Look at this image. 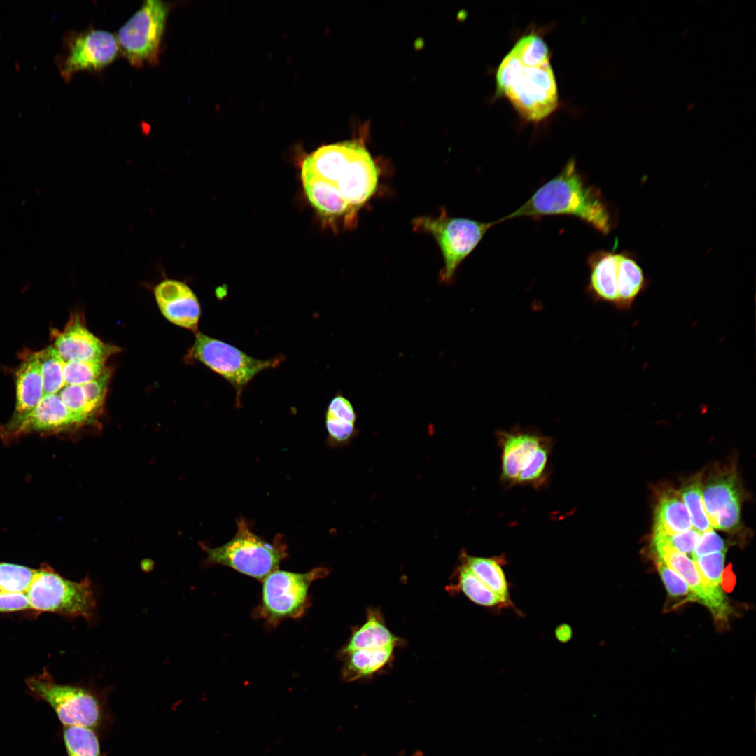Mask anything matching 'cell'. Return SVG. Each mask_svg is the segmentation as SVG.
Listing matches in <instances>:
<instances>
[{"label": "cell", "mask_w": 756, "mask_h": 756, "mask_svg": "<svg viewBox=\"0 0 756 756\" xmlns=\"http://www.w3.org/2000/svg\"><path fill=\"white\" fill-rule=\"evenodd\" d=\"M657 567L668 594L673 598L685 597L687 601H690L691 592L685 580L660 561H657Z\"/></svg>", "instance_id": "cell-37"}, {"label": "cell", "mask_w": 756, "mask_h": 756, "mask_svg": "<svg viewBox=\"0 0 756 756\" xmlns=\"http://www.w3.org/2000/svg\"><path fill=\"white\" fill-rule=\"evenodd\" d=\"M55 349L62 359L106 363L118 348L103 342L83 325L79 318H71L64 330L56 335Z\"/></svg>", "instance_id": "cell-17"}, {"label": "cell", "mask_w": 756, "mask_h": 756, "mask_svg": "<svg viewBox=\"0 0 756 756\" xmlns=\"http://www.w3.org/2000/svg\"><path fill=\"white\" fill-rule=\"evenodd\" d=\"M727 551L724 540L713 529L701 534L691 556L692 559L713 552Z\"/></svg>", "instance_id": "cell-38"}, {"label": "cell", "mask_w": 756, "mask_h": 756, "mask_svg": "<svg viewBox=\"0 0 756 756\" xmlns=\"http://www.w3.org/2000/svg\"><path fill=\"white\" fill-rule=\"evenodd\" d=\"M26 593L0 591V612H10L30 610Z\"/></svg>", "instance_id": "cell-39"}, {"label": "cell", "mask_w": 756, "mask_h": 756, "mask_svg": "<svg viewBox=\"0 0 756 756\" xmlns=\"http://www.w3.org/2000/svg\"><path fill=\"white\" fill-rule=\"evenodd\" d=\"M235 536L214 548L205 547L207 562L228 566L259 580L277 570L287 556L286 545L280 540L270 543L251 530L246 521L237 520Z\"/></svg>", "instance_id": "cell-5"}, {"label": "cell", "mask_w": 756, "mask_h": 756, "mask_svg": "<svg viewBox=\"0 0 756 756\" xmlns=\"http://www.w3.org/2000/svg\"><path fill=\"white\" fill-rule=\"evenodd\" d=\"M59 396L78 426L94 421L88 407L82 385H66Z\"/></svg>", "instance_id": "cell-33"}, {"label": "cell", "mask_w": 756, "mask_h": 756, "mask_svg": "<svg viewBox=\"0 0 756 756\" xmlns=\"http://www.w3.org/2000/svg\"><path fill=\"white\" fill-rule=\"evenodd\" d=\"M328 573L325 568L304 573L279 570L271 573L263 580L260 615L272 624L302 616L308 607L312 582Z\"/></svg>", "instance_id": "cell-10"}, {"label": "cell", "mask_w": 756, "mask_h": 756, "mask_svg": "<svg viewBox=\"0 0 756 756\" xmlns=\"http://www.w3.org/2000/svg\"><path fill=\"white\" fill-rule=\"evenodd\" d=\"M497 91L525 120L540 122L559 106L557 84L549 48L538 34L519 38L496 73Z\"/></svg>", "instance_id": "cell-1"}, {"label": "cell", "mask_w": 756, "mask_h": 756, "mask_svg": "<svg viewBox=\"0 0 756 756\" xmlns=\"http://www.w3.org/2000/svg\"><path fill=\"white\" fill-rule=\"evenodd\" d=\"M461 561L464 563L472 573L480 579L489 589L510 608L515 609L510 592V584L506 578L503 567L507 564L504 554L490 557L477 556L468 554L465 551L461 554Z\"/></svg>", "instance_id": "cell-22"}, {"label": "cell", "mask_w": 756, "mask_h": 756, "mask_svg": "<svg viewBox=\"0 0 756 756\" xmlns=\"http://www.w3.org/2000/svg\"><path fill=\"white\" fill-rule=\"evenodd\" d=\"M701 477L699 474L692 478L679 492L689 512L693 528L701 534L713 529L702 500Z\"/></svg>", "instance_id": "cell-29"}, {"label": "cell", "mask_w": 756, "mask_h": 756, "mask_svg": "<svg viewBox=\"0 0 756 756\" xmlns=\"http://www.w3.org/2000/svg\"><path fill=\"white\" fill-rule=\"evenodd\" d=\"M37 569L0 562V591L27 593Z\"/></svg>", "instance_id": "cell-31"}, {"label": "cell", "mask_w": 756, "mask_h": 756, "mask_svg": "<svg viewBox=\"0 0 756 756\" xmlns=\"http://www.w3.org/2000/svg\"><path fill=\"white\" fill-rule=\"evenodd\" d=\"M189 355L223 377L234 388L237 405L241 402L244 388L256 374L266 369L276 368L284 360L281 356L269 360L257 359L230 344L199 332Z\"/></svg>", "instance_id": "cell-7"}, {"label": "cell", "mask_w": 756, "mask_h": 756, "mask_svg": "<svg viewBox=\"0 0 756 756\" xmlns=\"http://www.w3.org/2000/svg\"><path fill=\"white\" fill-rule=\"evenodd\" d=\"M357 419L350 400L342 393H337L329 402L325 414L329 445L342 447L351 442L358 434Z\"/></svg>", "instance_id": "cell-21"}, {"label": "cell", "mask_w": 756, "mask_h": 756, "mask_svg": "<svg viewBox=\"0 0 756 756\" xmlns=\"http://www.w3.org/2000/svg\"><path fill=\"white\" fill-rule=\"evenodd\" d=\"M500 450V482L505 488L548 485L552 438L538 431L514 427L496 433Z\"/></svg>", "instance_id": "cell-3"}, {"label": "cell", "mask_w": 756, "mask_h": 756, "mask_svg": "<svg viewBox=\"0 0 756 756\" xmlns=\"http://www.w3.org/2000/svg\"><path fill=\"white\" fill-rule=\"evenodd\" d=\"M169 10V4L164 1H146L119 29L120 50L133 66L158 63Z\"/></svg>", "instance_id": "cell-9"}, {"label": "cell", "mask_w": 756, "mask_h": 756, "mask_svg": "<svg viewBox=\"0 0 756 756\" xmlns=\"http://www.w3.org/2000/svg\"><path fill=\"white\" fill-rule=\"evenodd\" d=\"M700 536L701 533L694 528L675 535L653 533L651 546L652 550L666 547L692 554Z\"/></svg>", "instance_id": "cell-34"}, {"label": "cell", "mask_w": 756, "mask_h": 756, "mask_svg": "<svg viewBox=\"0 0 756 756\" xmlns=\"http://www.w3.org/2000/svg\"><path fill=\"white\" fill-rule=\"evenodd\" d=\"M27 595L32 610L94 621L97 603L88 577L80 582L64 578L48 566L37 569Z\"/></svg>", "instance_id": "cell-6"}, {"label": "cell", "mask_w": 756, "mask_h": 756, "mask_svg": "<svg viewBox=\"0 0 756 756\" xmlns=\"http://www.w3.org/2000/svg\"><path fill=\"white\" fill-rule=\"evenodd\" d=\"M412 756H423L422 753L419 751L416 752Z\"/></svg>", "instance_id": "cell-41"}, {"label": "cell", "mask_w": 756, "mask_h": 756, "mask_svg": "<svg viewBox=\"0 0 756 756\" xmlns=\"http://www.w3.org/2000/svg\"><path fill=\"white\" fill-rule=\"evenodd\" d=\"M456 584L451 589L462 592L473 603L493 610L508 608L501 598L461 561L456 570Z\"/></svg>", "instance_id": "cell-27"}, {"label": "cell", "mask_w": 756, "mask_h": 756, "mask_svg": "<svg viewBox=\"0 0 756 756\" xmlns=\"http://www.w3.org/2000/svg\"><path fill=\"white\" fill-rule=\"evenodd\" d=\"M740 490L734 470L710 477L702 486V500L712 527L732 531L740 523Z\"/></svg>", "instance_id": "cell-14"}, {"label": "cell", "mask_w": 756, "mask_h": 756, "mask_svg": "<svg viewBox=\"0 0 756 756\" xmlns=\"http://www.w3.org/2000/svg\"><path fill=\"white\" fill-rule=\"evenodd\" d=\"M693 528L680 494L674 490L663 492L654 512L653 533L675 535Z\"/></svg>", "instance_id": "cell-25"}, {"label": "cell", "mask_w": 756, "mask_h": 756, "mask_svg": "<svg viewBox=\"0 0 756 756\" xmlns=\"http://www.w3.org/2000/svg\"><path fill=\"white\" fill-rule=\"evenodd\" d=\"M726 551L699 556L693 559L701 575L715 586L720 587Z\"/></svg>", "instance_id": "cell-36"}, {"label": "cell", "mask_w": 756, "mask_h": 756, "mask_svg": "<svg viewBox=\"0 0 756 756\" xmlns=\"http://www.w3.org/2000/svg\"><path fill=\"white\" fill-rule=\"evenodd\" d=\"M301 176L309 201L326 223H341L345 228H352L357 224L359 211L342 197L335 185L317 176L304 164Z\"/></svg>", "instance_id": "cell-15"}, {"label": "cell", "mask_w": 756, "mask_h": 756, "mask_svg": "<svg viewBox=\"0 0 756 756\" xmlns=\"http://www.w3.org/2000/svg\"><path fill=\"white\" fill-rule=\"evenodd\" d=\"M395 648L357 650L344 654L346 661L342 672L343 680L352 682L380 671L392 660Z\"/></svg>", "instance_id": "cell-26"}, {"label": "cell", "mask_w": 756, "mask_h": 756, "mask_svg": "<svg viewBox=\"0 0 756 756\" xmlns=\"http://www.w3.org/2000/svg\"><path fill=\"white\" fill-rule=\"evenodd\" d=\"M378 181V169L369 151L359 142L353 141L335 185L340 193L359 211L374 194Z\"/></svg>", "instance_id": "cell-13"}, {"label": "cell", "mask_w": 756, "mask_h": 756, "mask_svg": "<svg viewBox=\"0 0 756 756\" xmlns=\"http://www.w3.org/2000/svg\"><path fill=\"white\" fill-rule=\"evenodd\" d=\"M413 229L430 234L436 241L444 260L439 278L449 284L461 262L472 253L486 232L498 221L483 222L449 216L442 210L438 216H421L412 220Z\"/></svg>", "instance_id": "cell-4"}, {"label": "cell", "mask_w": 756, "mask_h": 756, "mask_svg": "<svg viewBox=\"0 0 756 756\" xmlns=\"http://www.w3.org/2000/svg\"><path fill=\"white\" fill-rule=\"evenodd\" d=\"M649 286L638 258L628 251L620 252L618 269V304L617 309L630 310L639 295Z\"/></svg>", "instance_id": "cell-23"}, {"label": "cell", "mask_w": 756, "mask_h": 756, "mask_svg": "<svg viewBox=\"0 0 756 756\" xmlns=\"http://www.w3.org/2000/svg\"><path fill=\"white\" fill-rule=\"evenodd\" d=\"M68 756H102L94 732L83 727H66L63 732Z\"/></svg>", "instance_id": "cell-30"}, {"label": "cell", "mask_w": 756, "mask_h": 756, "mask_svg": "<svg viewBox=\"0 0 756 756\" xmlns=\"http://www.w3.org/2000/svg\"><path fill=\"white\" fill-rule=\"evenodd\" d=\"M400 641L386 627L380 610L370 608L365 623L354 631L342 652L344 655L357 650L396 647Z\"/></svg>", "instance_id": "cell-24"}, {"label": "cell", "mask_w": 756, "mask_h": 756, "mask_svg": "<svg viewBox=\"0 0 756 756\" xmlns=\"http://www.w3.org/2000/svg\"><path fill=\"white\" fill-rule=\"evenodd\" d=\"M36 354L41 368L43 396L57 393L66 386L65 361L53 346H48Z\"/></svg>", "instance_id": "cell-28"}, {"label": "cell", "mask_w": 756, "mask_h": 756, "mask_svg": "<svg viewBox=\"0 0 756 756\" xmlns=\"http://www.w3.org/2000/svg\"><path fill=\"white\" fill-rule=\"evenodd\" d=\"M40 365L36 353L29 354L16 372V407L7 427L13 428L26 417L43 397Z\"/></svg>", "instance_id": "cell-20"}, {"label": "cell", "mask_w": 756, "mask_h": 756, "mask_svg": "<svg viewBox=\"0 0 756 756\" xmlns=\"http://www.w3.org/2000/svg\"><path fill=\"white\" fill-rule=\"evenodd\" d=\"M554 636L559 642L568 643L573 637L572 627L568 624H561L555 629Z\"/></svg>", "instance_id": "cell-40"}, {"label": "cell", "mask_w": 756, "mask_h": 756, "mask_svg": "<svg viewBox=\"0 0 756 756\" xmlns=\"http://www.w3.org/2000/svg\"><path fill=\"white\" fill-rule=\"evenodd\" d=\"M657 560L677 573L687 583L691 601L705 606L718 622H726L732 612L722 587L709 582L699 573L693 559L685 554L664 547L653 550Z\"/></svg>", "instance_id": "cell-12"}, {"label": "cell", "mask_w": 756, "mask_h": 756, "mask_svg": "<svg viewBox=\"0 0 756 756\" xmlns=\"http://www.w3.org/2000/svg\"><path fill=\"white\" fill-rule=\"evenodd\" d=\"M106 368L105 363L81 360L66 361L64 366L66 385H83L101 376Z\"/></svg>", "instance_id": "cell-32"}, {"label": "cell", "mask_w": 756, "mask_h": 756, "mask_svg": "<svg viewBox=\"0 0 756 756\" xmlns=\"http://www.w3.org/2000/svg\"><path fill=\"white\" fill-rule=\"evenodd\" d=\"M158 305L164 316L172 323L197 332L201 315L199 300L185 283L165 279L154 288Z\"/></svg>", "instance_id": "cell-16"}, {"label": "cell", "mask_w": 756, "mask_h": 756, "mask_svg": "<svg viewBox=\"0 0 756 756\" xmlns=\"http://www.w3.org/2000/svg\"><path fill=\"white\" fill-rule=\"evenodd\" d=\"M111 374L106 370L96 379L82 385L88 407L96 419L104 403Z\"/></svg>", "instance_id": "cell-35"}, {"label": "cell", "mask_w": 756, "mask_h": 756, "mask_svg": "<svg viewBox=\"0 0 756 756\" xmlns=\"http://www.w3.org/2000/svg\"><path fill=\"white\" fill-rule=\"evenodd\" d=\"M64 41L65 52L57 60V65L66 82L78 71L103 69L115 59L120 51L117 38L102 30L72 32Z\"/></svg>", "instance_id": "cell-11"}, {"label": "cell", "mask_w": 756, "mask_h": 756, "mask_svg": "<svg viewBox=\"0 0 756 756\" xmlns=\"http://www.w3.org/2000/svg\"><path fill=\"white\" fill-rule=\"evenodd\" d=\"M620 252L601 250L588 258L590 270L588 291L596 301L618 304V268Z\"/></svg>", "instance_id": "cell-19"}, {"label": "cell", "mask_w": 756, "mask_h": 756, "mask_svg": "<svg viewBox=\"0 0 756 756\" xmlns=\"http://www.w3.org/2000/svg\"><path fill=\"white\" fill-rule=\"evenodd\" d=\"M551 215L574 216L603 234L610 233L615 225V214L601 191L588 183L573 159L519 208L497 220L500 223L519 217Z\"/></svg>", "instance_id": "cell-2"}, {"label": "cell", "mask_w": 756, "mask_h": 756, "mask_svg": "<svg viewBox=\"0 0 756 756\" xmlns=\"http://www.w3.org/2000/svg\"><path fill=\"white\" fill-rule=\"evenodd\" d=\"M75 425L78 426L74 416L55 393L43 396L36 407L9 430L19 435L32 431H59Z\"/></svg>", "instance_id": "cell-18"}, {"label": "cell", "mask_w": 756, "mask_h": 756, "mask_svg": "<svg viewBox=\"0 0 756 756\" xmlns=\"http://www.w3.org/2000/svg\"><path fill=\"white\" fill-rule=\"evenodd\" d=\"M26 682L36 696L51 706L65 727L92 729L100 724L102 706L98 696L90 690L56 683L46 671L29 678Z\"/></svg>", "instance_id": "cell-8"}]
</instances>
